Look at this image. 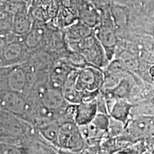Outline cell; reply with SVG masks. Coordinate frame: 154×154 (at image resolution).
<instances>
[{"label": "cell", "instance_id": "10", "mask_svg": "<svg viewBox=\"0 0 154 154\" xmlns=\"http://www.w3.org/2000/svg\"><path fill=\"white\" fill-rule=\"evenodd\" d=\"M74 69L67 62L59 61L51 67L48 77V83L50 87L61 90L64 84L67 76Z\"/></svg>", "mask_w": 154, "mask_h": 154}, {"label": "cell", "instance_id": "16", "mask_svg": "<svg viewBox=\"0 0 154 154\" xmlns=\"http://www.w3.org/2000/svg\"><path fill=\"white\" fill-rule=\"evenodd\" d=\"M52 63V59L49 52L44 50L35 51L29 57L28 66L36 72H44L49 69Z\"/></svg>", "mask_w": 154, "mask_h": 154}, {"label": "cell", "instance_id": "20", "mask_svg": "<svg viewBox=\"0 0 154 154\" xmlns=\"http://www.w3.org/2000/svg\"><path fill=\"white\" fill-rule=\"evenodd\" d=\"M110 115L106 113H98L92 120L91 123L99 129L108 133L109 124H110Z\"/></svg>", "mask_w": 154, "mask_h": 154}, {"label": "cell", "instance_id": "14", "mask_svg": "<svg viewBox=\"0 0 154 154\" xmlns=\"http://www.w3.org/2000/svg\"><path fill=\"white\" fill-rule=\"evenodd\" d=\"M134 105L127 99H117L109 115L111 118L122 122L126 126L131 116V111Z\"/></svg>", "mask_w": 154, "mask_h": 154}, {"label": "cell", "instance_id": "25", "mask_svg": "<svg viewBox=\"0 0 154 154\" xmlns=\"http://www.w3.org/2000/svg\"><path fill=\"white\" fill-rule=\"evenodd\" d=\"M22 1H23V2H25V3H26V4H27V3H29V1H30V0H22Z\"/></svg>", "mask_w": 154, "mask_h": 154}, {"label": "cell", "instance_id": "22", "mask_svg": "<svg viewBox=\"0 0 154 154\" xmlns=\"http://www.w3.org/2000/svg\"><path fill=\"white\" fill-rule=\"evenodd\" d=\"M1 153H25L24 148L14 144L2 143L1 142Z\"/></svg>", "mask_w": 154, "mask_h": 154}, {"label": "cell", "instance_id": "3", "mask_svg": "<svg viewBox=\"0 0 154 154\" xmlns=\"http://www.w3.org/2000/svg\"><path fill=\"white\" fill-rule=\"evenodd\" d=\"M79 126L74 121H66L60 124L58 136V149L69 153H80L86 145Z\"/></svg>", "mask_w": 154, "mask_h": 154}, {"label": "cell", "instance_id": "18", "mask_svg": "<svg viewBox=\"0 0 154 154\" xmlns=\"http://www.w3.org/2000/svg\"><path fill=\"white\" fill-rule=\"evenodd\" d=\"M32 19L29 16L26 11L20 12L15 14L13 21V26L11 32L18 36H24L32 29Z\"/></svg>", "mask_w": 154, "mask_h": 154}, {"label": "cell", "instance_id": "11", "mask_svg": "<svg viewBox=\"0 0 154 154\" xmlns=\"http://www.w3.org/2000/svg\"><path fill=\"white\" fill-rule=\"evenodd\" d=\"M98 113L96 98L88 101H83L77 104L75 123L79 126L89 124Z\"/></svg>", "mask_w": 154, "mask_h": 154}, {"label": "cell", "instance_id": "6", "mask_svg": "<svg viewBox=\"0 0 154 154\" xmlns=\"http://www.w3.org/2000/svg\"><path fill=\"white\" fill-rule=\"evenodd\" d=\"M24 36H19L11 41H1V66L24 63L29 50L24 43Z\"/></svg>", "mask_w": 154, "mask_h": 154}, {"label": "cell", "instance_id": "12", "mask_svg": "<svg viewBox=\"0 0 154 154\" xmlns=\"http://www.w3.org/2000/svg\"><path fill=\"white\" fill-rule=\"evenodd\" d=\"M77 14L80 22L92 29H94L100 23L101 14L91 4L86 0L85 2L79 4L76 7Z\"/></svg>", "mask_w": 154, "mask_h": 154}, {"label": "cell", "instance_id": "23", "mask_svg": "<svg viewBox=\"0 0 154 154\" xmlns=\"http://www.w3.org/2000/svg\"><path fill=\"white\" fill-rule=\"evenodd\" d=\"M148 73H149V76L151 77L152 79L154 80V64L151 65L148 69Z\"/></svg>", "mask_w": 154, "mask_h": 154}, {"label": "cell", "instance_id": "2", "mask_svg": "<svg viewBox=\"0 0 154 154\" xmlns=\"http://www.w3.org/2000/svg\"><path fill=\"white\" fill-rule=\"evenodd\" d=\"M105 79L104 72L101 68L88 64L78 69L76 88L81 94L83 101L96 98Z\"/></svg>", "mask_w": 154, "mask_h": 154}, {"label": "cell", "instance_id": "19", "mask_svg": "<svg viewBox=\"0 0 154 154\" xmlns=\"http://www.w3.org/2000/svg\"><path fill=\"white\" fill-rule=\"evenodd\" d=\"M60 124L57 121L50 122L37 128L38 132L44 139L58 149V136Z\"/></svg>", "mask_w": 154, "mask_h": 154}, {"label": "cell", "instance_id": "7", "mask_svg": "<svg viewBox=\"0 0 154 154\" xmlns=\"http://www.w3.org/2000/svg\"><path fill=\"white\" fill-rule=\"evenodd\" d=\"M1 109L22 117L29 109L27 96L24 93L12 91H1Z\"/></svg>", "mask_w": 154, "mask_h": 154}, {"label": "cell", "instance_id": "13", "mask_svg": "<svg viewBox=\"0 0 154 154\" xmlns=\"http://www.w3.org/2000/svg\"><path fill=\"white\" fill-rule=\"evenodd\" d=\"M77 74H78V69H73L67 76L61 89V92L66 101L69 103H72V104H79L82 102V95L76 88Z\"/></svg>", "mask_w": 154, "mask_h": 154}, {"label": "cell", "instance_id": "5", "mask_svg": "<svg viewBox=\"0 0 154 154\" xmlns=\"http://www.w3.org/2000/svg\"><path fill=\"white\" fill-rule=\"evenodd\" d=\"M116 31L112 16L111 15V17H108L102 12L101 14V21L94 28V32L96 38L104 48L108 59L110 61L118 42Z\"/></svg>", "mask_w": 154, "mask_h": 154}, {"label": "cell", "instance_id": "1", "mask_svg": "<svg viewBox=\"0 0 154 154\" xmlns=\"http://www.w3.org/2000/svg\"><path fill=\"white\" fill-rule=\"evenodd\" d=\"M1 142L20 146L25 137L37 129L29 121L9 111L1 109Z\"/></svg>", "mask_w": 154, "mask_h": 154}, {"label": "cell", "instance_id": "8", "mask_svg": "<svg viewBox=\"0 0 154 154\" xmlns=\"http://www.w3.org/2000/svg\"><path fill=\"white\" fill-rule=\"evenodd\" d=\"M126 132L134 139H140L154 133V115L133 116L127 123Z\"/></svg>", "mask_w": 154, "mask_h": 154}, {"label": "cell", "instance_id": "4", "mask_svg": "<svg viewBox=\"0 0 154 154\" xmlns=\"http://www.w3.org/2000/svg\"><path fill=\"white\" fill-rule=\"evenodd\" d=\"M28 85L27 66L23 63L1 66V91L25 93Z\"/></svg>", "mask_w": 154, "mask_h": 154}, {"label": "cell", "instance_id": "21", "mask_svg": "<svg viewBox=\"0 0 154 154\" xmlns=\"http://www.w3.org/2000/svg\"><path fill=\"white\" fill-rule=\"evenodd\" d=\"M124 132H126L125 125L121 121L111 117L110 124H109V130H108V134L110 135L111 137H116V136L124 135Z\"/></svg>", "mask_w": 154, "mask_h": 154}, {"label": "cell", "instance_id": "9", "mask_svg": "<svg viewBox=\"0 0 154 154\" xmlns=\"http://www.w3.org/2000/svg\"><path fill=\"white\" fill-rule=\"evenodd\" d=\"M41 102L49 110L57 113V118L59 113L64 110L69 104L61 90L51 88L49 86L42 97Z\"/></svg>", "mask_w": 154, "mask_h": 154}, {"label": "cell", "instance_id": "24", "mask_svg": "<svg viewBox=\"0 0 154 154\" xmlns=\"http://www.w3.org/2000/svg\"><path fill=\"white\" fill-rule=\"evenodd\" d=\"M8 1H10V0H1V2H2V4H3V3H5V2H8Z\"/></svg>", "mask_w": 154, "mask_h": 154}, {"label": "cell", "instance_id": "17", "mask_svg": "<svg viewBox=\"0 0 154 154\" xmlns=\"http://www.w3.org/2000/svg\"><path fill=\"white\" fill-rule=\"evenodd\" d=\"M47 32L43 26L33 24L32 29L24 36V42L29 50L38 49L45 41Z\"/></svg>", "mask_w": 154, "mask_h": 154}, {"label": "cell", "instance_id": "15", "mask_svg": "<svg viewBox=\"0 0 154 154\" xmlns=\"http://www.w3.org/2000/svg\"><path fill=\"white\" fill-rule=\"evenodd\" d=\"M92 33H94L92 28L82 22H75L68 26L66 32H65L66 44L69 46L76 43Z\"/></svg>", "mask_w": 154, "mask_h": 154}]
</instances>
